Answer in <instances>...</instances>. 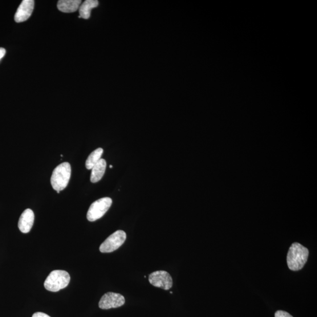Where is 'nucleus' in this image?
Listing matches in <instances>:
<instances>
[{
    "label": "nucleus",
    "mask_w": 317,
    "mask_h": 317,
    "mask_svg": "<svg viewBox=\"0 0 317 317\" xmlns=\"http://www.w3.org/2000/svg\"><path fill=\"white\" fill-rule=\"evenodd\" d=\"M170 294H172V293H173V292L170 291Z\"/></svg>",
    "instance_id": "19"
},
{
    "label": "nucleus",
    "mask_w": 317,
    "mask_h": 317,
    "mask_svg": "<svg viewBox=\"0 0 317 317\" xmlns=\"http://www.w3.org/2000/svg\"><path fill=\"white\" fill-rule=\"evenodd\" d=\"M71 174V167L68 162H64L55 168L51 177L52 188L56 191L67 188Z\"/></svg>",
    "instance_id": "2"
},
{
    "label": "nucleus",
    "mask_w": 317,
    "mask_h": 317,
    "mask_svg": "<svg viewBox=\"0 0 317 317\" xmlns=\"http://www.w3.org/2000/svg\"><path fill=\"white\" fill-rule=\"evenodd\" d=\"M309 251L301 244L294 243L288 250L287 262L288 268L292 271L302 270L307 262Z\"/></svg>",
    "instance_id": "1"
},
{
    "label": "nucleus",
    "mask_w": 317,
    "mask_h": 317,
    "mask_svg": "<svg viewBox=\"0 0 317 317\" xmlns=\"http://www.w3.org/2000/svg\"><path fill=\"white\" fill-rule=\"evenodd\" d=\"M149 282L154 287L169 290L173 286V280L168 272L157 271L153 272L149 276Z\"/></svg>",
    "instance_id": "6"
},
{
    "label": "nucleus",
    "mask_w": 317,
    "mask_h": 317,
    "mask_svg": "<svg viewBox=\"0 0 317 317\" xmlns=\"http://www.w3.org/2000/svg\"><path fill=\"white\" fill-rule=\"evenodd\" d=\"M35 2L33 0H23L14 16L15 22L22 23L30 17L34 10Z\"/></svg>",
    "instance_id": "8"
},
{
    "label": "nucleus",
    "mask_w": 317,
    "mask_h": 317,
    "mask_svg": "<svg viewBox=\"0 0 317 317\" xmlns=\"http://www.w3.org/2000/svg\"><path fill=\"white\" fill-rule=\"evenodd\" d=\"M34 213L30 209L23 211L18 221V228L23 233H29L34 225Z\"/></svg>",
    "instance_id": "9"
},
{
    "label": "nucleus",
    "mask_w": 317,
    "mask_h": 317,
    "mask_svg": "<svg viewBox=\"0 0 317 317\" xmlns=\"http://www.w3.org/2000/svg\"><path fill=\"white\" fill-rule=\"evenodd\" d=\"M106 168H107V162L104 158H101L92 169L91 182L92 183L99 182L104 175Z\"/></svg>",
    "instance_id": "11"
},
{
    "label": "nucleus",
    "mask_w": 317,
    "mask_h": 317,
    "mask_svg": "<svg viewBox=\"0 0 317 317\" xmlns=\"http://www.w3.org/2000/svg\"><path fill=\"white\" fill-rule=\"evenodd\" d=\"M99 5L98 1L97 0H86L79 8L80 16L79 18L88 19L90 17L91 10Z\"/></svg>",
    "instance_id": "12"
},
{
    "label": "nucleus",
    "mask_w": 317,
    "mask_h": 317,
    "mask_svg": "<svg viewBox=\"0 0 317 317\" xmlns=\"http://www.w3.org/2000/svg\"><path fill=\"white\" fill-rule=\"evenodd\" d=\"M275 317H293L286 311H278L275 312Z\"/></svg>",
    "instance_id": "14"
},
{
    "label": "nucleus",
    "mask_w": 317,
    "mask_h": 317,
    "mask_svg": "<svg viewBox=\"0 0 317 317\" xmlns=\"http://www.w3.org/2000/svg\"><path fill=\"white\" fill-rule=\"evenodd\" d=\"M32 317H51V316H49L48 315L46 314H45V313L37 312L34 313V314H33V315H32Z\"/></svg>",
    "instance_id": "15"
},
{
    "label": "nucleus",
    "mask_w": 317,
    "mask_h": 317,
    "mask_svg": "<svg viewBox=\"0 0 317 317\" xmlns=\"http://www.w3.org/2000/svg\"><path fill=\"white\" fill-rule=\"evenodd\" d=\"M56 192H57V193H60V191H56Z\"/></svg>",
    "instance_id": "18"
},
{
    "label": "nucleus",
    "mask_w": 317,
    "mask_h": 317,
    "mask_svg": "<svg viewBox=\"0 0 317 317\" xmlns=\"http://www.w3.org/2000/svg\"><path fill=\"white\" fill-rule=\"evenodd\" d=\"M70 280V274L66 271H52L45 281L44 287L48 291L57 292L66 288Z\"/></svg>",
    "instance_id": "3"
},
{
    "label": "nucleus",
    "mask_w": 317,
    "mask_h": 317,
    "mask_svg": "<svg viewBox=\"0 0 317 317\" xmlns=\"http://www.w3.org/2000/svg\"><path fill=\"white\" fill-rule=\"evenodd\" d=\"M81 3V0H60L58 2L57 7L63 13H74L79 9Z\"/></svg>",
    "instance_id": "10"
},
{
    "label": "nucleus",
    "mask_w": 317,
    "mask_h": 317,
    "mask_svg": "<svg viewBox=\"0 0 317 317\" xmlns=\"http://www.w3.org/2000/svg\"><path fill=\"white\" fill-rule=\"evenodd\" d=\"M109 167H110V168H113V166L112 165H110V166H109Z\"/></svg>",
    "instance_id": "17"
},
{
    "label": "nucleus",
    "mask_w": 317,
    "mask_h": 317,
    "mask_svg": "<svg viewBox=\"0 0 317 317\" xmlns=\"http://www.w3.org/2000/svg\"><path fill=\"white\" fill-rule=\"evenodd\" d=\"M125 299L123 295L109 292L105 294L100 301L99 307L103 310L118 308L123 306Z\"/></svg>",
    "instance_id": "7"
},
{
    "label": "nucleus",
    "mask_w": 317,
    "mask_h": 317,
    "mask_svg": "<svg viewBox=\"0 0 317 317\" xmlns=\"http://www.w3.org/2000/svg\"><path fill=\"white\" fill-rule=\"evenodd\" d=\"M6 51L5 48H0V60H1L4 56L5 55Z\"/></svg>",
    "instance_id": "16"
},
{
    "label": "nucleus",
    "mask_w": 317,
    "mask_h": 317,
    "mask_svg": "<svg viewBox=\"0 0 317 317\" xmlns=\"http://www.w3.org/2000/svg\"><path fill=\"white\" fill-rule=\"evenodd\" d=\"M104 150L103 148H97L93 151L87 158L85 166L87 169H92L93 166H94L97 162H98L102 155H103Z\"/></svg>",
    "instance_id": "13"
},
{
    "label": "nucleus",
    "mask_w": 317,
    "mask_h": 317,
    "mask_svg": "<svg viewBox=\"0 0 317 317\" xmlns=\"http://www.w3.org/2000/svg\"><path fill=\"white\" fill-rule=\"evenodd\" d=\"M127 239V234L123 230H117L101 244L100 250L101 253H108L118 249Z\"/></svg>",
    "instance_id": "5"
},
{
    "label": "nucleus",
    "mask_w": 317,
    "mask_h": 317,
    "mask_svg": "<svg viewBox=\"0 0 317 317\" xmlns=\"http://www.w3.org/2000/svg\"><path fill=\"white\" fill-rule=\"evenodd\" d=\"M112 204V200L110 197L101 198L93 202L88 211V220L89 222L98 220L107 212Z\"/></svg>",
    "instance_id": "4"
}]
</instances>
